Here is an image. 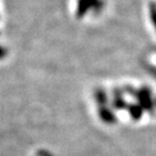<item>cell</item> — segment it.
<instances>
[{
  "label": "cell",
  "mask_w": 156,
  "mask_h": 156,
  "mask_svg": "<svg viewBox=\"0 0 156 156\" xmlns=\"http://www.w3.org/2000/svg\"><path fill=\"white\" fill-rule=\"evenodd\" d=\"M98 0H78L77 5V16L81 17L90 8L98 5Z\"/></svg>",
  "instance_id": "6da1fadb"
},
{
  "label": "cell",
  "mask_w": 156,
  "mask_h": 156,
  "mask_svg": "<svg viewBox=\"0 0 156 156\" xmlns=\"http://www.w3.org/2000/svg\"><path fill=\"white\" fill-rule=\"evenodd\" d=\"M5 54H7V51H5V49L3 48V47L0 46V58H5Z\"/></svg>",
  "instance_id": "3957f363"
},
{
  "label": "cell",
  "mask_w": 156,
  "mask_h": 156,
  "mask_svg": "<svg viewBox=\"0 0 156 156\" xmlns=\"http://www.w3.org/2000/svg\"><path fill=\"white\" fill-rule=\"evenodd\" d=\"M150 12H151L152 21H153L154 25L156 27V7L154 5H151V9H150Z\"/></svg>",
  "instance_id": "7a4b0ae2"
}]
</instances>
